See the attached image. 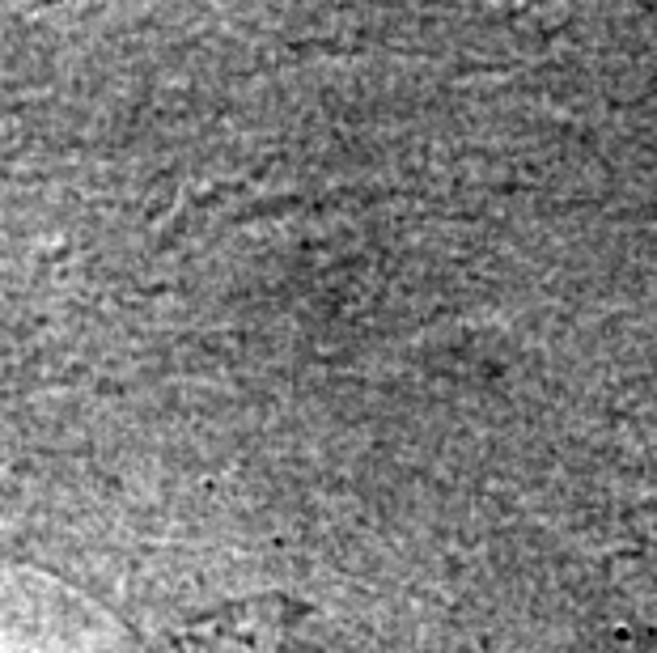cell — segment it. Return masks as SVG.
I'll return each instance as SVG.
<instances>
[{
  "label": "cell",
  "instance_id": "6da1fadb",
  "mask_svg": "<svg viewBox=\"0 0 657 653\" xmlns=\"http://www.w3.org/2000/svg\"><path fill=\"white\" fill-rule=\"evenodd\" d=\"M178 653H212V649H199L195 641H187V645H178Z\"/></svg>",
  "mask_w": 657,
  "mask_h": 653
}]
</instances>
